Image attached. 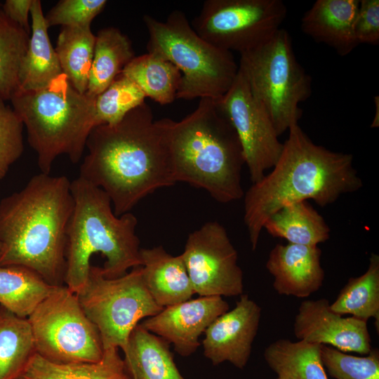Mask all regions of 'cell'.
I'll return each instance as SVG.
<instances>
[{"instance_id": "cell-24", "label": "cell", "mask_w": 379, "mask_h": 379, "mask_svg": "<svg viewBox=\"0 0 379 379\" xmlns=\"http://www.w3.org/2000/svg\"><path fill=\"white\" fill-rule=\"evenodd\" d=\"M263 228L274 237L305 246L325 242L331 232L323 217L307 201L281 208L266 220Z\"/></svg>"}, {"instance_id": "cell-13", "label": "cell", "mask_w": 379, "mask_h": 379, "mask_svg": "<svg viewBox=\"0 0 379 379\" xmlns=\"http://www.w3.org/2000/svg\"><path fill=\"white\" fill-rule=\"evenodd\" d=\"M216 100L237 132L250 179L256 182L274 166L282 152L283 143L272 121L239 68L230 88Z\"/></svg>"}, {"instance_id": "cell-28", "label": "cell", "mask_w": 379, "mask_h": 379, "mask_svg": "<svg viewBox=\"0 0 379 379\" xmlns=\"http://www.w3.org/2000/svg\"><path fill=\"white\" fill-rule=\"evenodd\" d=\"M332 311L367 321L375 319L379 330V255L372 253L367 270L358 277L350 278L330 304Z\"/></svg>"}, {"instance_id": "cell-6", "label": "cell", "mask_w": 379, "mask_h": 379, "mask_svg": "<svg viewBox=\"0 0 379 379\" xmlns=\"http://www.w3.org/2000/svg\"><path fill=\"white\" fill-rule=\"evenodd\" d=\"M12 108L25 126L41 173H50L60 155L79 162L95 127V98L79 92L64 74L46 87L18 91Z\"/></svg>"}, {"instance_id": "cell-40", "label": "cell", "mask_w": 379, "mask_h": 379, "mask_svg": "<svg viewBox=\"0 0 379 379\" xmlns=\"http://www.w3.org/2000/svg\"><path fill=\"white\" fill-rule=\"evenodd\" d=\"M0 248H1V244H0Z\"/></svg>"}, {"instance_id": "cell-31", "label": "cell", "mask_w": 379, "mask_h": 379, "mask_svg": "<svg viewBox=\"0 0 379 379\" xmlns=\"http://www.w3.org/2000/svg\"><path fill=\"white\" fill-rule=\"evenodd\" d=\"M29 39V34L0 13V99L5 102L19 89V74Z\"/></svg>"}, {"instance_id": "cell-20", "label": "cell", "mask_w": 379, "mask_h": 379, "mask_svg": "<svg viewBox=\"0 0 379 379\" xmlns=\"http://www.w3.org/2000/svg\"><path fill=\"white\" fill-rule=\"evenodd\" d=\"M30 15L31 36L19 74L18 91H21L43 88L62 74L48 36L41 1L33 0Z\"/></svg>"}, {"instance_id": "cell-30", "label": "cell", "mask_w": 379, "mask_h": 379, "mask_svg": "<svg viewBox=\"0 0 379 379\" xmlns=\"http://www.w3.org/2000/svg\"><path fill=\"white\" fill-rule=\"evenodd\" d=\"M95 42L91 26L63 27L57 39L55 50L62 74L81 93L87 90Z\"/></svg>"}, {"instance_id": "cell-19", "label": "cell", "mask_w": 379, "mask_h": 379, "mask_svg": "<svg viewBox=\"0 0 379 379\" xmlns=\"http://www.w3.org/2000/svg\"><path fill=\"white\" fill-rule=\"evenodd\" d=\"M145 285L161 307L191 299L194 294L181 255H172L162 246L140 248Z\"/></svg>"}, {"instance_id": "cell-39", "label": "cell", "mask_w": 379, "mask_h": 379, "mask_svg": "<svg viewBox=\"0 0 379 379\" xmlns=\"http://www.w3.org/2000/svg\"><path fill=\"white\" fill-rule=\"evenodd\" d=\"M1 12V3H0V13Z\"/></svg>"}, {"instance_id": "cell-10", "label": "cell", "mask_w": 379, "mask_h": 379, "mask_svg": "<svg viewBox=\"0 0 379 379\" xmlns=\"http://www.w3.org/2000/svg\"><path fill=\"white\" fill-rule=\"evenodd\" d=\"M36 353L55 364L98 362L104 348L96 326L83 311L76 293L56 286L27 317Z\"/></svg>"}, {"instance_id": "cell-12", "label": "cell", "mask_w": 379, "mask_h": 379, "mask_svg": "<svg viewBox=\"0 0 379 379\" xmlns=\"http://www.w3.org/2000/svg\"><path fill=\"white\" fill-rule=\"evenodd\" d=\"M180 255L194 293L220 297L243 294L237 251L218 222H207L190 233Z\"/></svg>"}, {"instance_id": "cell-17", "label": "cell", "mask_w": 379, "mask_h": 379, "mask_svg": "<svg viewBox=\"0 0 379 379\" xmlns=\"http://www.w3.org/2000/svg\"><path fill=\"white\" fill-rule=\"evenodd\" d=\"M321 255L317 246L277 244L266 262V268L274 278V289L280 295L300 298L317 292L325 277Z\"/></svg>"}, {"instance_id": "cell-36", "label": "cell", "mask_w": 379, "mask_h": 379, "mask_svg": "<svg viewBox=\"0 0 379 379\" xmlns=\"http://www.w3.org/2000/svg\"><path fill=\"white\" fill-rule=\"evenodd\" d=\"M354 34L359 44L379 43V1L360 0L354 22Z\"/></svg>"}, {"instance_id": "cell-4", "label": "cell", "mask_w": 379, "mask_h": 379, "mask_svg": "<svg viewBox=\"0 0 379 379\" xmlns=\"http://www.w3.org/2000/svg\"><path fill=\"white\" fill-rule=\"evenodd\" d=\"M169 138L176 182L204 190L222 204L244 197L242 147L216 100L200 98L192 113L171 119Z\"/></svg>"}, {"instance_id": "cell-32", "label": "cell", "mask_w": 379, "mask_h": 379, "mask_svg": "<svg viewBox=\"0 0 379 379\" xmlns=\"http://www.w3.org/2000/svg\"><path fill=\"white\" fill-rule=\"evenodd\" d=\"M145 98L137 84L121 73L95 98V126L119 122Z\"/></svg>"}, {"instance_id": "cell-27", "label": "cell", "mask_w": 379, "mask_h": 379, "mask_svg": "<svg viewBox=\"0 0 379 379\" xmlns=\"http://www.w3.org/2000/svg\"><path fill=\"white\" fill-rule=\"evenodd\" d=\"M36 353L27 318L0 305V379H15Z\"/></svg>"}, {"instance_id": "cell-8", "label": "cell", "mask_w": 379, "mask_h": 379, "mask_svg": "<svg viewBox=\"0 0 379 379\" xmlns=\"http://www.w3.org/2000/svg\"><path fill=\"white\" fill-rule=\"evenodd\" d=\"M239 68L268 113L278 136L298 124L299 104L312 93V79L295 55L291 36L280 28L257 47L240 53Z\"/></svg>"}, {"instance_id": "cell-9", "label": "cell", "mask_w": 379, "mask_h": 379, "mask_svg": "<svg viewBox=\"0 0 379 379\" xmlns=\"http://www.w3.org/2000/svg\"><path fill=\"white\" fill-rule=\"evenodd\" d=\"M76 295L85 314L98 328L104 350L121 348L124 352L139 321L163 309L149 293L141 266L107 279L101 267L91 265L87 281Z\"/></svg>"}, {"instance_id": "cell-35", "label": "cell", "mask_w": 379, "mask_h": 379, "mask_svg": "<svg viewBox=\"0 0 379 379\" xmlns=\"http://www.w3.org/2000/svg\"><path fill=\"white\" fill-rule=\"evenodd\" d=\"M105 0H61L45 15L48 27L91 26L104 9Z\"/></svg>"}, {"instance_id": "cell-5", "label": "cell", "mask_w": 379, "mask_h": 379, "mask_svg": "<svg viewBox=\"0 0 379 379\" xmlns=\"http://www.w3.org/2000/svg\"><path fill=\"white\" fill-rule=\"evenodd\" d=\"M71 192L74 206L66 232L65 286L74 293L84 286L95 253L106 258L101 268L107 279L141 266L136 217L131 212L116 215L108 195L80 176L71 181Z\"/></svg>"}, {"instance_id": "cell-16", "label": "cell", "mask_w": 379, "mask_h": 379, "mask_svg": "<svg viewBox=\"0 0 379 379\" xmlns=\"http://www.w3.org/2000/svg\"><path fill=\"white\" fill-rule=\"evenodd\" d=\"M261 307L248 294L235 307L218 317L206 328L202 341L204 356L213 365L228 361L243 369L258 333Z\"/></svg>"}, {"instance_id": "cell-11", "label": "cell", "mask_w": 379, "mask_h": 379, "mask_svg": "<svg viewBox=\"0 0 379 379\" xmlns=\"http://www.w3.org/2000/svg\"><path fill=\"white\" fill-rule=\"evenodd\" d=\"M286 15L281 0H206L191 25L211 44L241 53L269 39Z\"/></svg>"}, {"instance_id": "cell-23", "label": "cell", "mask_w": 379, "mask_h": 379, "mask_svg": "<svg viewBox=\"0 0 379 379\" xmlns=\"http://www.w3.org/2000/svg\"><path fill=\"white\" fill-rule=\"evenodd\" d=\"M135 57L131 41L119 29L109 27L99 30L86 93L95 98Z\"/></svg>"}, {"instance_id": "cell-7", "label": "cell", "mask_w": 379, "mask_h": 379, "mask_svg": "<svg viewBox=\"0 0 379 379\" xmlns=\"http://www.w3.org/2000/svg\"><path fill=\"white\" fill-rule=\"evenodd\" d=\"M148 53L159 55L181 72L177 98L220 99L230 88L239 70L232 52L218 48L200 36L186 15L172 11L165 21L145 15Z\"/></svg>"}, {"instance_id": "cell-18", "label": "cell", "mask_w": 379, "mask_h": 379, "mask_svg": "<svg viewBox=\"0 0 379 379\" xmlns=\"http://www.w3.org/2000/svg\"><path fill=\"white\" fill-rule=\"evenodd\" d=\"M359 4V0H317L304 13L302 31L345 56L359 45L354 34Z\"/></svg>"}, {"instance_id": "cell-21", "label": "cell", "mask_w": 379, "mask_h": 379, "mask_svg": "<svg viewBox=\"0 0 379 379\" xmlns=\"http://www.w3.org/2000/svg\"><path fill=\"white\" fill-rule=\"evenodd\" d=\"M133 379H185L174 361L169 343L138 324L124 352Z\"/></svg>"}, {"instance_id": "cell-26", "label": "cell", "mask_w": 379, "mask_h": 379, "mask_svg": "<svg viewBox=\"0 0 379 379\" xmlns=\"http://www.w3.org/2000/svg\"><path fill=\"white\" fill-rule=\"evenodd\" d=\"M121 73L135 82L146 98L160 105L170 104L177 98L181 72L159 55L147 52L135 56Z\"/></svg>"}, {"instance_id": "cell-3", "label": "cell", "mask_w": 379, "mask_h": 379, "mask_svg": "<svg viewBox=\"0 0 379 379\" xmlns=\"http://www.w3.org/2000/svg\"><path fill=\"white\" fill-rule=\"evenodd\" d=\"M74 200L65 175L40 173L0 201V266L29 269L64 284L65 243Z\"/></svg>"}, {"instance_id": "cell-25", "label": "cell", "mask_w": 379, "mask_h": 379, "mask_svg": "<svg viewBox=\"0 0 379 379\" xmlns=\"http://www.w3.org/2000/svg\"><path fill=\"white\" fill-rule=\"evenodd\" d=\"M321 345L279 339L270 343L263 356L278 377L286 379H328L321 357Z\"/></svg>"}, {"instance_id": "cell-37", "label": "cell", "mask_w": 379, "mask_h": 379, "mask_svg": "<svg viewBox=\"0 0 379 379\" xmlns=\"http://www.w3.org/2000/svg\"><path fill=\"white\" fill-rule=\"evenodd\" d=\"M32 3L33 0H6L2 6L1 11L8 19L29 34L28 16Z\"/></svg>"}, {"instance_id": "cell-34", "label": "cell", "mask_w": 379, "mask_h": 379, "mask_svg": "<svg viewBox=\"0 0 379 379\" xmlns=\"http://www.w3.org/2000/svg\"><path fill=\"white\" fill-rule=\"evenodd\" d=\"M23 127L13 108L0 99V180L23 152Z\"/></svg>"}, {"instance_id": "cell-33", "label": "cell", "mask_w": 379, "mask_h": 379, "mask_svg": "<svg viewBox=\"0 0 379 379\" xmlns=\"http://www.w3.org/2000/svg\"><path fill=\"white\" fill-rule=\"evenodd\" d=\"M324 367L335 379H379V350L374 348L364 357H357L321 345Z\"/></svg>"}, {"instance_id": "cell-29", "label": "cell", "mask_w": 379, "mask_h": 379, "mask_svg": "<svg viewBox=\"0 0 379 379\" xmlns=\"http://www.w3.org/2000/svg\"><path fill=\"white\" fill-rule=\"evenodd\" d=\"M55 286L25 267L0 266V305L19 317L27 318Z\"/></svg>"}, {"instance_id": "cell-38", "label": "cell", "mask_w": 379, "mask_h": 379, "mask_svg": "<svg viewBox=\"0 0 379 379\" xmlns=\"http://www.w3.org/2000/svg\"><path fill=\"white\" fill-rule=\"evenodd\" d=\"M277 379H286V378H281V377H277Z\"/></svg>"}, {"instance_id": "cell-22", "label": "cell", "mask_w": 379, "mask_h": 379, "mask_svg": "<svg viewBox=\"0 0 379 379\" xmlns=\"http://www.w3.org/2000/svg\"><path fill=\"white\" fill-rule=\"evenodd\" d=\"M15 379H133L118 348L104 350L98 362L55 364L35 353Z\"/></svg>"}, {"instance_id": "cell-1", "label": "cell", "mask_w": 379, "mask_h": 379, "mask_svg": "<svg viewBox=\"0 0 379 379\" xmlns=\"http://www.w3.org/2000/svg\"><path fill=\"white\" fill-rule=\"evenodd\" d=\"M170 122L168 118L154 120L145 102L119 122L90 132L79 176L108 195L116 215L131 212L143 198L177 182Z\"/></svg>"}, {"instance_id": "cell-14", "label": "cell", "mask_w": 379, "mask_h": 379, "mask_svg": "<svg viewBox=\"0 0 379 379\" xmlns=\"http://www.w3.org/2000/svg\"><path fill=\"white\" fill-rule=\"evenodd\" d=\"M293 332L298 340L328 345L343 352L366 355L372 350L367 321L334 312L326 298L301 302Z\"/></svg>"}, {"instance_id": "cell-15", "label": "cell", "mask_w": 379, "mask_h": 379, "mask_svg": "<svg viewBox=\"0 0 379 379\" xmlns=\"http://www.w3.org/2000/svg\"><path fill=\"white\" fill-rule=\"evenodd\" d=\"M229 310L220 296H199L164 307L140 325L150 333L172 343L175 351L188 357L197 351L199 338L220 315Z\"/></svg>"}, {"instance_id": "cell-2", "label": "cell", "mask_w": 379, "mask_h": 379, "mask_svg": "<svg viewBox=\"0 0 379 379\" xmlns=\"http://www.w3.org/2000/svg\"><path fill=\"white\" fill-rule=\"evenodd\" d=\"M279 159L244 194V221L252 251L266 220L281 208L312 199L321 207L361 188L351 154L314 144L298 124L289 129Z\"/></svg>"}]
</instances>
